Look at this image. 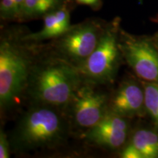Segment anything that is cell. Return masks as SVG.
I'll use <instances>...</instances> for the list:
<instances>
[{
	"label": "cell",
	"instance_id": "cell-11",
	"mask_svg": "<svg viewBox=\"0 0 158 158\" xmlns=\"http://www.w3.org/2000/svg\"><path fill=\"white\" fill-rule=\"evenodd\" d=\"M70 0H23L20 8L18 21H26L43 18L51 12L56 10Z\"/></svg>",
	"mask_w": 158,
	"mask_h": 158
},
{
	"label": "cell",
	"instance_id": "cell-4",
	"mask_svg": "<svg viewBox=\"0 0 158 158\" xmlns=\"http://www.w3.org/2000/svg\"><path fill=\"white\" fill-rule=\"evenodd\" d=\"M120 30L119 18L106 23L96 48L84 63L77 67L83 81L94 85L114 81L122 55L118 47Z\"/></svg>",
	"mask_w": 158,
	"mask_h": 158
},
{
	"label": "cell",
	"instance_id": "cell-8",
	"mask_svg": "<svg viewBox=\"0 0 158 158\" xmlns=\"http://www.w3.org/2000/svg\"><path fill=\"white\" fill-rule=\"evenodd\" d=\"M128 129L125 118L108 110L98 124L88 129L86 138L96 145L116 149L125 143Z\"/></svg>",
	"mask_w": 158,
	"mask_h": 158
},
{
	"label": "cell",
	"instance_id": "cell-14",
	"mask_svg": "<svg viewBox=\"0 0 158 158\" xmlns=\"http://www.w3.org/2000/svg\"><path fill=\"white\" fill-rule=\"evenodd\" d=\"M0 16L5 21H18L19 10L15 0H0Z\"/></svg>",
	"mask_w": 158,
	"mask_h": 158
},
{
	"label": "cell",
	"instance_id": "cell-13",
	"mask_svg": "<svg viewBox=\"0 0 158 158\" xmlns=\"http://www.w3.org/2000/svg\"><path fill=\"white\" fill-rule=\"evenodd\" d=\"M143 90L145 110L158 127V84L147 81Z\"/></svg>",
	"mask_w": 158,
	"mask_h": 158
},
{
	"label": "cell",
	"instance_id": "cell-17",
	"mask_svg": "<svg viewBox=\"0 0 158 158\" xmlns=\"http://www.w3.org/2000/svg\"><path fill=\"white\" fill-rule=\"evenodd\" d=\"M76 3L90 7L93 10H98L102 5V0H74Z\"/></svg>",
	"mask_w": 158,
	"mask_h": 158
},
{
	"label": "cell",
	"instance_id": "cell-15",
	"mask_svg": "<svg viewBox=\"0 0 158 158\" xmlns=\"http://www.w3.org/2000/svg\"><path fill=\"white\" fill-rule=\"evenodd\" d=\"M10 141L7 139V136L5 132L1 130V132H0V157H10Z\"/></svg>",
	"mask_w": 158,
	"mask_h": 158
},
{
	"label": "cell",
	"instance_id": "cell-6",
	"mask_svg": "<svg viewBox=\"0 0 158 158\" xmlns=\"http://www.w3.org/2000/svg\"><path fill=\"white\" fill-rule=\"evenodd\" d=\"M118 47L122 56L138 76L158 84V52L149 40L133 37L121 29Z\"/></svg>",
	"mask_w": 158,
	"mask_h": 158
},
{
	"label": "cell",
	"instance_id": "cell-18",
	"mask_svg": "<svg viewBox=\"0 0 158 158\" xmlns=\"http://www.w3.org/2000/svg\"><path fill=\"white\" fill-rule=\"evenodd\" d=\"M15 2H16V4H17V7H18V10H19V11H20V8H21V5H22L23 0H15ZM19 18V17H18Z\"/></svg>",
	"mask_w": 158,
	"mask_h": 158
},
{
	"label": "cell",
	"instance_id": "cell-16",
	"mask_svg": "<svg viewBox=\"0 0 158 158\" xmlns=\"http://www.w3.org/2000/svg\"><path fill=\"white\" fill-rule=\"evenodd\" d=\"M121 155L123 158H142L141 154L131 143H129L124 147Z\"/></svg>",
	"mask_w": 158,
	"mask_h": 158
},
{
	"label": "cell",
	"instance_id": "cell-1",
	"mask_svg": "<svg viewBox=\"0 0 158 158\" xmlns=\"http://www.w3.org/2000/svg\"><path fill=\"white\" fill-rule=\"evenodd\" d=\"M83 83L76 67L62 57L34 62L27 91L35 103L62 108Z\"/></svg>",
	"mask_w": 158,
	"mask_h": 158
},
{
	"label": "cell",
	"instance_id": "cell-12",
	"mask_svg": "<svg viewBox=\"0 0 158 158\" xmlns=\"http://www.w3.org/2000/svg\"><path fill=\"white\" fill-rule=\"evenodd\" d=\"M130 143L141 154L142 158L158 157V134L152 130H137Z\"/></svg>",
	"mask_w": 158,
	"mask_h": 158
},
{
	"label": "cell",
	"instance_id": "cell-5",
	"mask_svg": "<svg viewBox=\"0 0 158 158\" xmlns=\"http://www.w3.org/2000/svg\"><path fill=\"white\" fill-rule=\"evenodd\" d=\"M106 23L100 20L89 19L71 25L66 32L56 38V49L59 56L76 68L78 67L96 48Z\"/></svg>",
	"mask_w": 158,
	"mask_h": 158
},
{
	"label": "cell",
	"instance_id": "cell-3",
	"mask_svg": "<svg viewBox=\"0 0 158 158\" xmlns=\"http://www.w3.org/2000/svg\"><path fill=\"white\" fill-rule=\"evenodd\" d=\"M19 30L7 31L0 43V106L7 110L20 100L27 91L34 64L27 48L21 43Z\"/></svg>",
	"mask_w": 158,
	"mask_h": 158
},
{
	"label": "cell",
	"instance_id": "cell-2",
	"mask_svg": "<svg viewBox=\"0 0 158 158\" xmlns=\"http://www.w3.org/2000/svg\"><path fill=\"white\" fill-rule=\"evenodd\" d=\"M58 108L35 103L15 124L10 139L11 149L27 152L60 145L68 135V122Z\"/></svg>",
	"mask_w": 158,
	"mask_h": 158
},
{
	"label": "cell",
	"instance_id": "cell-7",
	"mask_svg": "<svg viewBox=\"0 0 158 158\" xmlns=\"http://www.w3.org/2000/svg\"><path fill=\"white\" fill-rule=\"evenodd\" d=\"M93 85L83 81L68 105L75 123L86 129L94 127L108 111V96Z\"/></svg>",
	"mask_w": 158,
	"mask_h": 158
},
{
	"label": "cell",
	"instance_id": "cell-9",
	"mask_svg": "<svg viewBox=\"0 0 158 158\" xmlns=\"http://www.w3.org/2000/svg\"><path fill=\"white\" fill-rule=\"evenodd\" d=\"M144 109V90L132 81L122 83L108 100V110L124 118L140 115Z\"/></svg>",
	"mask_w": 158,
	"mask_h": 158
},
{
	"label": "cell",
	"instance_id": "cell-10",
	"mask_svg": "<svg viewBox=\"0 0 158 158\" xmlns=\"http://www.w3.org/2000/svg\"><path fill=\"white\" fill-rule=\"evenodd\" d=\"M43 19V28L37 32L23 35L21 36L22 40L38 43L45 40L56 39L66 32L71 27L68 4L48 13Z\"/></svg>",
	"mask_w": 158,
	"mask_h": 158
}]
</instances>
